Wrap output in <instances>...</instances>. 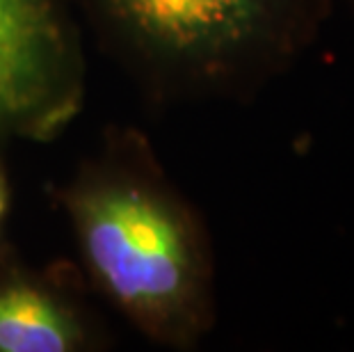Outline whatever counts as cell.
<instances>
[{"instance_id": "6da1fadb", "label": "cell", "mask_w": 354, "mask_h": 352, "mask_svg": "<svg viewBox=\"0 0 354 352\" xmlns=\"http://www.w3.org/2000/svg\"><path fill=\"white\" fill-rule=\"evenodd\" d=\"M82 252L103 288L142 325L183 323L199 286L197 250L169 201L135 183H99L71 201Z\"/></svg>"}, {"instance_id": "7a4b0ae2", "label": "cell", "mask_w": 354, "mask_h": 352, "mask_svg": "<svg viewBox=\"0 0 354 352\" xmlns=\"http://www.w3.org/2000/svg\"><path fill=\"white\" fill-rule=\"evenodd\" d=\"M142 46L183 62L240 53L272 24L279 0H103Z\"/></svg>"}, {"instance_id": "3957f363", "label": "cell", "mask_w": 354, "mask_h": 352, "mask_svg": "<svg viewBox=\"0 0 354 352\" xmlns=\"http://www.w3.org/2000/svg\"><path fill=\"white\" fill-rule=\"evenodd\" d=\"M64 59L53 0H0V124L30 122L50 106Z\"/></svg>"}, {"instance_id": "277c9868", "label": "cell", "mask_w": 354, "mask_h": 352, "mask_svg": "<svg viewBox=\"0 0 354 352\" xmlns=\"http://www.w3.org/2000/svg\"><path fill=\"white\" fill-rule=\"evenodd\" d=\"M80 341L76 318L41 288L0 286V352H66Z\"/></svg>"}, {"instance_id": "5b68a950", "label": "cell", "mask_w": 354, "mask_h": 352, "mask_svg": "<svg viewBox=\"0 0 354 352\" xmlns=\"http://www.w3.org/2000/svg\"><path fill=\"white\" fill-rule=\"evenodd\" d=\"M5 211V190H3V183H0V215Z\"/></svg>"}]
</instances>
